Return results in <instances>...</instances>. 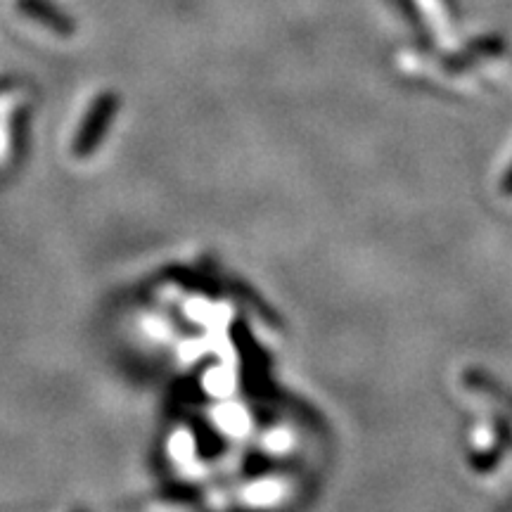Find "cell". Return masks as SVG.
I'll return each mask as SVG.
<instances>
[{"mask_svg": "<svg viewBox=\"0 0 512 512\" xmlns=\"http://www.w3.org/2000/svg\"><path fill=\"white\" fill-rule=\"evenodd\" d=\"M501 190H503V195H505V197H512V166H510L508 176L503 178V183H501Z\"/></svg>", "mask_w": 512, "mask_h": 512, "instance_id": "cell-1", "label": "cell"}]
</instances>
